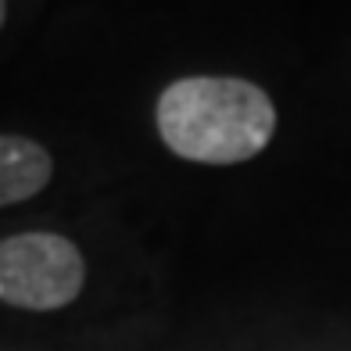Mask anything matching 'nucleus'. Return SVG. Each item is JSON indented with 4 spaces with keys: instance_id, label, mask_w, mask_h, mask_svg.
<instances>
[{
    "instance_id": "1",
    "label": "nucleus",
    "mask_w": 351,
    "mask_h": 351,
    "mask_svg": "<svg viewBox=\"0 0 351 351\" xmlns=\"http://www.w3.org/2000/svg\"><path fill=\"white\" fill-rule=\"evenodd\" d=\"M154 122L172 154L201 165H237L269 147L276 108L247 79L186 75L162 90Z\"/></svg>"
},
{
    "instance_id": "2",
    "label": "nucleus",
    "mask_w": 351,
    "mask_h": 351,
    "mask_svg": "<svg viewBox=\"0 0 351 351\" xmlns=\"http://www.w3.org/2000/svg\"><path fill=\"white\" fill-rule=\"evenodd\" d=\"M86 262L61 233H19L0 241V301L25 312H54L79 298Z\"/></svg>"
},
{
    "instance_id": "3",
    "label": "nucleus",
    "mask_w": 351,
    "mask_h": 351,
    "mask_svg": "<svg viewBox=\"0 0 351 351\" xmlns=\"http://www.w3.org/2000/svg\"><path fill=\"white\" fill-rule=\"evenodd\" d=\"M54 176V158L29 136L0 133V208L36 197Z\"/></svg>"
},
{
    "instance_id": "4",
    "label": "nucleus",
    "mask_w": 351,
    "mask_h": 351,
    "mask_svg": "<svg viewBox=\"0 0 351 351\" xmlns=\"http://www.w3.org/2000/svg\"><path fill=\"white\" fill-rule=\"evenodd\" d=\"M4 19H8V0H0V25H4Z\"/></svg>"
}]
</instances>
